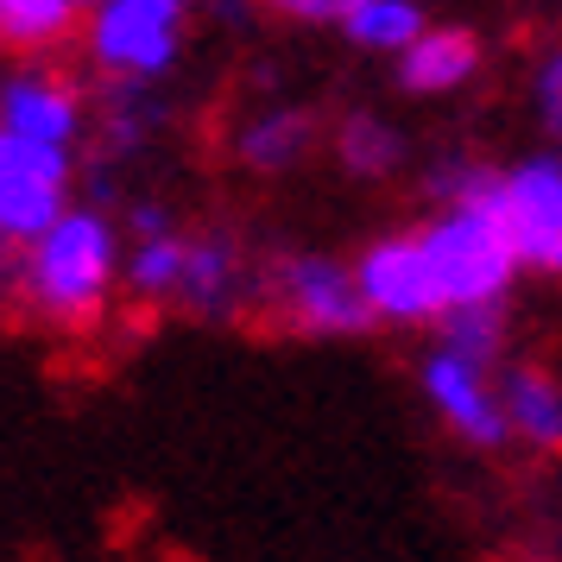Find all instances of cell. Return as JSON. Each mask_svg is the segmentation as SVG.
Instances as JSON below:
<instances>
[{
  "label": "cell",
  "mask_w": 562,
  "mask_h": 562,
  "mask_svg": "<svg viewBox=\"0 0 562 562\" xmlns=\"http://www.w3.org/2000/svg\"><path fill=\"white\" fill-rule=\"evenodd\" d=\"M171 304L196 323H234L247 304H259V266L234 228H203L183 240V279Z\"/></svg>",
  "instance_id": "30bf717a"
},
{
  "label": "cell",
  "mask_w": 562,
  "mask_h": 562,
  "mask_svg": "<svg viewBox=\"0 0 562 562\" xmlns=\"http://www.w3.org/2000/svg\"><path fill=\"white\" fill-rule=\"evenodd\" d=\"M316 153V114L297 102H259L234 121V158L259 178H284Z\"/></svg>",
  "instance_id": "8fae6325"
},
{
  "label": "cell",
  "mask_w": 562,
  "mask_h": 562,
  "mask_svg": "<svg viewBox=\"0 0 562 562\" xmlns=\"http://www.w3.org/2000/svg\"><path fill=\"white\" fill-rule=\"evenodd\" d=\"M481 77V38L468 26H424L398 52V89L405 95H456Z\"/></svg>",
  "instance_id": "4fadbf2b"
},
{
  "label": "cell",
  "mask_w": 562,
  "mask_h": 562,
  "mask_svg": "<svg viewBox=\"0 0 562 562\" xmlns=\"http://www.w3.org/2000/svg\"><path fill=\"white\" fill-rule=\"evenodd\" d=\"M499 405H506L512 442L537 456H562V380L537 360H506L499 367Z\"/></svg>",
  "instance_id": "7c38bea8"
},
{
  "label": "cell",
  "mask_w": 562,
  "mask_h": 562,
  "mask_svg": "<svg viewBox=\"0 0 562 562\" xmlns=\"http://www.w3.org/2000/svg\"><path fill=\"white\" fill-rule=\"evenodd\" d=\"M121 228H127V240H133V234H165V228H183V222L165 196H133V203L121 209Z\"/></svg>",
  "instance_id": "7402d4cb"
},
{
  "label": "cell",
  "mask_w": 562,
  "mask_h": 562,
  "mask_svg": "<svg viewBox=\"0 0 562 562\" xmlns=\"http://www.w3.org/2000/svg\"><path fill=\"white\" fill-rule=\"evenodd\" d=\"M506 304H456L436 316V341L442 348H456V355L481 360V367H499L506 360Z\"/></svg>",
  "instance_id": "d6986e66"
},
{
  "label": "cell",
  "mask_w": 562,
  "mask_h": 562,
  "mask_svg": "<svg viewBox=\"0 0 562 562\" xmlns=\"http://www.w3.org/2000/svg\"><path fill=\"white\" fill-rule=\"evenodd\" d=\"M89 127H95V121H89L82 89L77 82H64L52 64L20 57V64L0 77V133H20V139H38V146L82 153Z\"/></svg>",
  "instance_id": "9c48e42d"
},
{
  "label": "cell",
  "mask_w": 562,
  "mask_h": 562,
  "mask_svg": "<svg viewBox=\"0 0 562 562\" xmlns=\"http://www.w3.org/2000/svg\"><path fill=\"white\" fill-rule=\"evenodd\" d=\"M190 0H102L82 20V52L102 82H165L183 57Z\"/></svg>",
  "instance_id": "5b68a950"
},
{
  "label": "cell",
  "mask_w": 562,
  "mask_h": 562,
  "mask_svg": "<svg viewBox=\"0 0 562 562\" xmlns=\"http://www.w3.org/2000/svg\"><path fill=\"white\" fill-rule=\"evenodd\" d=\"M70 7H77L82 20H89V13H95V7H102V0H70Z\"/></svg>",
  "instance_id": "cb8c5ba5"
},
{
  "label": "cell",
  "mask_w": 562,
  "mask_h": 562,
  "mask_svg": "<svg viewBox=\"0 0 562 562\" xmlns=\"http://www.w3.org/2000/svg\"><path fill=\"white\" fill-rule=\"evenodd\" d=\"M468 196H481L499 215V228H506L512 254H518L525 272L562 279V153L557 146L525 153V158H512V165H486L481 158Z\"/></svg>",
  "instance_id": "7a4b0ae2"
},
{
  "label": "cell",
  "mask_w": 562,
  "mask_h": 562,
  "mask_svg": "<svg viewBox=\"0 0 562 562\" xmlns=\"http://www.w3.org/2000/svg\"><path fill=\"white\" fill-rule=\"evenodd\" d=\"M424 26H430L424 0H355V7L341 13V26H335V32H341V38H348L355 52L398 57Z\"/></svg>",
  "instance_id": "2e32d148"
},
{
  "label": "cell",
  "mask_w": 562,
  "mask_h": 562,
  "mask_svg": "<svg viewBox=\"0 0 562 562\" xmlns=\"http://www.w3.org/2000/svg\"><path fill=\"white\" fill-rule=\"evenodd\" d=\"M121 222L114 209L70 203L32 247L13 254V284L52 329H95L121 291Z\"/></svg>",
  "instance_id": "6da1fadb"
},
{
  "label": "cell",
  "mask_w": 562,
  "mask_h": 562,
  "mask_svg": "<svg viewBox=\"0 0 562 562\" xmlns=\"http://www.w3.org/2000/svg\"><path fill=\"white\" fill-rule=\"evenodd\" d=\"M77 203V153L0 133V247L20 254Z\"/></svg>",
  "instance_id": "8992f818"
},
{
  "label": "cell",
  "mask_w": 562,
  "mask_h": 562,
  "mask_svg": "<svg viewBox=\"0 0 562 562\" xmlns=\"http://www.w3.org/2000/svg\"><path fill=\"white\" fill-rule=\"evenodd\" d=\"M355 284H360V297H367L373 329H380V323L385 329H436V316L449 310L417 228L373 234L355 254Z\"/></svg>",
  "instance_id": "52a82bcc"
},
{
  "label": "cell",
  "mask_w": 562,
  "mask_h": 562,
  "mask_svg": "<svg viewBox=\"0 0 562 562\" xmlns=\"http://www.w3.org/2000/svg\"><path fill=\"white\" fill-rule=\"evenodd\" d=\"M335 165L360 183H385L398 178V165H405V133L392 127L385 114H341V127H335Z\"/></svg>",
  "instance_id": "9a60e30c"
},
{
  "label": "cell",
  "mask_w": 562,
  "mask_h": 562,
  "mask_svg": "<svg viewBox=\"0 0 562 562\" xmlns=\"http://www.w3.org/2000/svg\"><path fill=\"white\" fill-rule=\"evenodd\" d=\"M531 114L550 139H562V38L543 45L531 64Z\"/></svg>",
  "instance_id": "ffe728a7"
},
{
  "label": "cell",
  "mask_w": 562,
  "mask_h": 562,
  "mask_svg": "<svg viewBox=\"0 0 562 562\" xmlns=\"http://www.w3.org/2000/svg\"><path fill=\"white\" fill-rule=\"evenodd\" d=\"M165 121L171 108L158 95V82H102V114L89 133H102V158H133L153 146Z\"/></svg>",
  "instance_id": "5bb4252c"
},
{
  "label": "cell",
  "mask_w": 562,
  "mask_h": 562,
  "mask_svg": "<svg viewBox=\"0 0 562 562\" xmlns=\"http://www.w3.org/2000/svg\"><path fill=\"white\" fill-rule=\"evenodd\" d=\"M417 392L436 411V424L456 436V442H468V449L493 456V449L512 442L506 405H499V367H481V360H468V355L436 341L430 355L417 360Z\"/></svg>",
  "instance_id": "ba28073f"
},
{
  "label": "cell",
  "mask_w": 562,
  "mask_h": 562,
  "mask_svg": "<svg viewBox=\"0 0 562 562\" xmlns=\"http://www.w3.org/2000/svg\"><path fill=\"white\" fill-rule=\"evenodd\" d=\"M259 304L272 310L291 335H310V341H348V335L373 329L367 297L355 284V259L316 254V247L272 259L259 272Z\"/></svg>",
  "instance_id": "277c9868"
},
{
  "label": "cell",
  "mask_w": 562,
  "mask_h": 562,
  "mask_svg": "<svg viewBox=\"0 0 562 562\" xmlns=\"http://www.w3.org/2000/svg\"><path fill=\"white\" fill-rule=\"evenodd\" d=\"M203 7H209V20H215V26L247 32V26H254V7H259V0H203Z\"/></svg>",
  "instance_id": "603a6c76"
},
{
  "label": "cell",
  "mask_w": 562,
  "mask_h": 562,
  "mask_svg": "<svg viewBox=\"0 0 562 562\" xmlns=\"http://www.w3.org/2000/svg\"><path fill=\"white\" fill-rule=\"evenodd\" d=\"M77 7L70 0H0V45H13V52H57L70 32H77Z\"/></svg>",
  "instance_id": "ac0fdd59"
},
{
  "label": "cell",
  "mask_w": 562,
  "mask_h": 562,
  "mask_svg": "<svg viewBox=\"0 0 562 562\" xmlns=\"http://www.w3.org/2000/svg\"><path fill=\"white\" fill-rule=\"evenodd\" d=\"M266 13H279L291 26H341V13L355 7V0H259Z\"/></svg>",
  "instance_id": "44dd1931"
},
{
  "label": "cell",
  "mask_w": 562,
  "mask_h": 562,
  "mask_svg": "<svg viewBox=\"0 0 562 562\" xmlns=\"http://www.w3.org/2000/svg\"><path fill=\"white\" fill-rule=\"evenodd\" d=\"M183 228H165V234H133L127 254H121V284L127 297L139 304H171L178 297V279H183Z\"/></svg>",
  "instance_id": "e0dca14e"
},
{
  "label": "cell",
  "mask_w": 562,
  "mask_h": 562,
  "mask_svg": "<svg viewBox=\"0 0 562 562\" xmlns=\"http://www.w3.org/2000/svg\"><path fill=\"white\" fill-rule=\"evenodd\" d=\"M424 240V254H430V272L442 284V304H506L512 284H518V254H512L506 228H499V215L481 203V196H468V203H442L417 228Z\"/></svg>",
  "instance_id": "3957f363"
}]
</instances>
